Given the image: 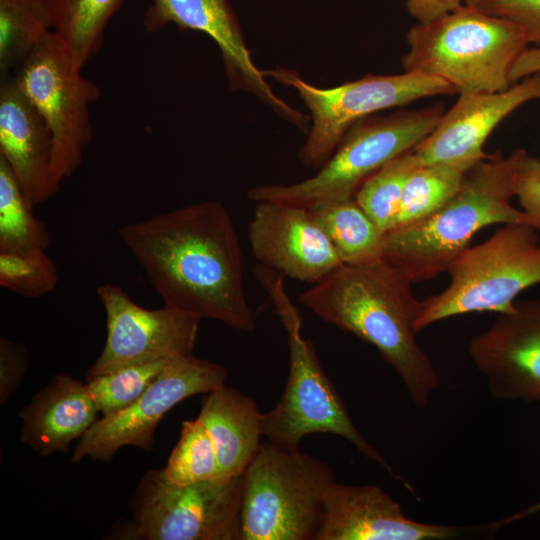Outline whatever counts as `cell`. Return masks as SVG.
Listing matches in <instances>:
<instances>
[{
	"label": "cell",
	"mask_w": 540,
	"mask_h": 540,
	"mask_svg": "<svg viewBox=\"0 0 540 540\" xmlns=\"http://www.w3.org/2000/svg\"><path fill=\"white\" fill-rule=\"evenodd\" d=\"M205 33L219 47L230 90L255 95L279 116L305 130L309 118L279 98L265 80V70L254 64L230 0H152L144 14L148 33L168 24Z\"/></svg>",
	"instance_id": "obj_15"
},
{
	"label": "cell",
	"mask_w": 540,
	"mask_h": 540,
	"mask_svg": "<svg viewBox=\"0 0 540 540\" xmlns=\"http://www.w3.org/2000/svg\"><path fill=\"white\" fill-rule=\"evenodd\" d=\"M58 282V270L46 251L0 252V285L27 298L42 297Z\"/></svg>",
	"instance_id": "obj_30"
},
{
	"label": "cell",
	"mask_w": 540,
	"mask_h": 540,
	"mask_svg": "<svg viewBox=\"0 0 540 540\" xmlns=\"http://www.w3.org/2000/svg\"><path fill=\"white\" fill-rule=\"evenodd\" d=\"M540 101V73L499 92L459 93L432 132L413 152L422 163L450 162L473 166L486 158L484 144L493 130L522 105Z\"/></svg>",
	"instance_id": "obj_18"
},
{
	"label": "cell",
	"mask_w": 540,
	"mask_h": 540,
	"mask_svg": "<svg viewBox=\"0 0 540 540\" xmlns=\"http://www.w3.org/2000/svg\"><path fill=\"white\" fill-rule=\"evenodd\" d=\"M51 31L42 0H0V71L18 68Z\"/></svg>",
	"instance_id": "obj_26"
},
{
	"label": "cell",
	"mask_w": 540,
	"mask_h": 540,
	"mask_svg": "<svg viewBox=\"0 0 540 540\" xmlns=\"http://www.w3.org/2000/svg\"><path fill=\"white\" fill-rule=\"evenodd\" d=\"M118 234L164 305L236 330H255L239 236L222 202L156 214L123 225Z\"/></svg>",
	"instance_id": "obj_1"
},
{
	"label": "cell",
	"mask_w": 540,
	"mask_h": 540,
	"mask_svg": "<svg viewBox=\"0 0 540 540\" xmlns=\"http://www.w3.org/2000/svg\"><path fill=\"white\" fill-rule=\"evenodd\" d=\"M0 156L33 207L60 189L51 172L50 130L13 78L0 87Z\"/></svg>",
	"instance_id": "obj_19"
},
{
	"label": "cell",
	"mask_w": 540,
	"mask_h": 540,
	"mask_svg": "<svg viewBox=\"0 0 540 540\" xmlns=\"http://www.w3.org/2000/svg\"><path fill=\"white\" fill-rule=\"evenodd\" d=\"M252 255L290 279L318 283L343 265L308 209L258 201L248 225Z\"/></svg>",
	"instance_id": "obj_17"
},
{
	"label": "cell",
	"mask_w": 540,
	"mask_h": 540,
	"mask_svg": "<svg viewBox=\"0 0 540 540\" xmlns=\"http://www.w3.org/2000/svg\"><path fill=\"white\" fill-rule=\"evenodd\" d=\"M468 354L498 400H540V300L515 303L471 338Z\"/></svg>",
	"instance_id": "obj_16"
},
{
	"label": "cell",
	"mask_w": 540,
	"mask_h": 540,
	"mask_svg": "<svg viewBox=\"0 0 540 540\" xmlns=\"http://www.w3.org/2000/svg\"><path fill=\"white\" fill-rule=\"evenodd\" d=\"M406 41L403 70L440 78L457 93L506 90L515 62L529 47L515 24L466 4L412 26Z\"/></svg>",
	"instance_id": "obj_5"
},
{
	"label": "cell",
	"mask_w": 540,
	"mask_h": 540,
	"mask_svg": "<svg viewBox=\"0 0 540 540\" xmlns=\"http://www.w3.org/2000/svg\"><path fill=\"white\" fill-rule=\"evenodd\" d=\"M471 167L450 162L422 163L417 166L405 183L391 229L414 224L435 213L457 192Z\"/></svg>",
	"instance_id": "obj_24"
},
{
	"label": "cell",
	"mask_w": 540,
	"mask_h": 540,
	"mask_svg": "<svg viewBox=\"0 0 540 540\" xmlns=\"http://www.w3.org/2000/svg\"><path fill=\"white\" fill-rule=\"evenodd\" d=\"M51 30L84 67L103 44L111 18L126 0H42Z\"/></svg>",
	"instance_id": "obj_23"
},
{
	"label": "cell",
	"mask_w": 540,
	"mask_h": 540,
	"mask_svg": "<svg viewBox=\"0 0 540 540\" xmlns=\"http://www.w3.org/2000/svg\"><path fill=\"white\" fill-rule=\"evenodd\" d=\"M82 69L69 47L51 30L13 78L50 130L51 172L59 187L80 167L93 136L89 107L99 98L100 89L82 75Z\"/></svg>",
	"instance_id": "obj_11"
},
{
	"label": "cell",
	"mask_w": 540,
	"mask_h": 540,
	"mask_svg": "<svg viewBox=\"0 0 540 540\" xmlns=\"http://www.w3.org/2000/svg\"><path fill=\"white\" fill-rule=\"evenodd\" d=\"M307 209L344 265H366L383 259L385 232L354 198L324 202Z\"/></svg>",
	"instance_id": "obj_22"
},
{
	"label": "cell",
	"mask_w": 540,
	"mask_h": 540,
	"mask_svg": "<svg viewBox=\"0 0 540 540\" xmlns=\"http://www.w3.org/2000/svg\"><path fill=\"white\" fill-rule=\"evenodd\" d=\"M412 282L385 259L342 265L299 295L321 320L373 345L399 375L413 404L424 409L439 387V375L419 346L420 309Z\"/></svg>",
	"instance_id": "obj_2"
},
{
	"label": "cell",
	"mask_w": 540,
	"mask_h": 540,
	"mask_svg": "<svg viewBox=\"0 0 540 540\" xmlns=\"http://www.w3.org/2000/svg\"><path fill=\"white\" fill-rule=\"evenodd\" d=\"M518 202L528 216L538 225L540 231V158L527 154L523 160L517 180Z\"/></svg>",
	"instance_id": "obj_33"
},
{
	"label": "cell",
	"mask_w": 540,
	"mask_h": 540,
	"mask_svg": "<svg viewBox=\"0 0 540 540\" xmlns=\"http://www.w3.org/2000/svg\"><path fill=\"white\" fill-rule=\"evenodd\" d=\"M335 481L321 459L262 444L242 474L239 540H314Z\"/></svg>",
	"instance_id": "obj_7"
},
{
	"label": "cell",
	"mask_w": 540,
	"mask_h": 540,
	"mask_svg": "<svg viewBox=\"0 0 540 540\" xmlns=\"http://www.w3.org/2000/svg\"><path fill=\"white\" fill-rule=\"evenodd\" d=\"M106 315V341L86 379L117 369L194 354L198 317L164 305L147 309L121 287L105 283L96 288Z\"/></svg>",
	"instance_id": "obj_13"
},
{
	"label": "cell",
	"mask_w": 540,
	"mask_h": 540,
	"mask_svg": "<svg viewBox=\"0 0 540 540\" xmlns=\"http://www.w3.org/2000/svg\"><path fill=\"white\" fill-rule=\"evenodd\" d=\"M33 208L0 156V252L46 251L49 232Z\"/></svg>",
	"instance_id": "obj_25"
},
{
	"label": "cell",
	"mask_w": 540,
	"mask_h": 540,
	"mask_svg": "<svg viewBox=\"0 0 540 540\" xmlns=\"http://www.w3.org/2000/svg\"><path fill=\"white\" fill-rule=\"evenodd\" d=\"M266 77L294 88L310 111L308 137L299 150L303 166L319 169L336 150L347 130L358 120L419 99L451 95L457 90L446 81L420 72L366 75L332 88L309 84L293 70H265Z\"/></svg>",
	"instance_id": "obj_10"
},
{
	"label": "cell",
	"mask_w": 540,
	"mask_h": 540,
	"mask_svg": "<svg viewBox=\"0 0 540 540\" xmlns=\"http://www.w3.org/2000/svg\"><path fill=\"white\" fill-rule=\"evenodd\" d=\"M502 520L474 526L424 523L408 518L401 506L375 485H345L327 490L314 540H450L494 535L511 523Z\"/></svg>",
	"instance_id": "obj_14"
},
{
	"label": "cell",
	"mask_w": 540,
	"mask_h": 540,
	"mask_svg": "<svg viewBox=\"0 0 540 540\" xmlns=\"http://www.w3.org/2000/svg\"><path fill=\"white\" fill-rule=\"evenodd\" d=\"M254 273L286 330L290 357L283 394L270 411L262 413L263 436L278 447L298 449L307 435H337L349 441L365 457L383 466L414 493L408 481L392 470L354 425L340 395L325 374L313 343L302 335L301 317L285 290L282 274L261 264L255 267Z\"/></svg>",
	"instance_id": "obj_4"
},
{
	"label": "cell",
	"mask_w": 540,
	"mask_h": 540,
	"mask_svg": "<svg viewBox=\"0 0 540 540\" xmlns=\"http://www.w3.org/2000/svg\"><path fill=\"white\" fill-rule=\"evenodd\" d=\"M522 148L506 156L497 152L467 170L457 192L435 213L385 233L383 259L412 282L433 279L447 271L474 235L493 224L537 223L510 203L516 193L520 166L527 156Z\"/></svg>",
	"instance_id": "obj_3"
},
{
	"label": "cell",
	"mask_w": 540,
	"mask_h": 540,
	"mask_svg": "<svg viewBox=\"0 0 540 540\" xmlns=\"http://www.w3.org/2000/svg\"><path fill=\"white\" fill-rule=\"evenodd\" d=\"M242 475L178 485L161 469L145 472L130 503L122 540H239Z\"/></svg>",
	"instance_id": "obj_9"
},
{
	"label": "cell",
	"mask_w": 540,
	"mask_h": 540,
	"mask_svg": "<svg viewBox=\"0 0 540 540\" xmlns=\"http://www.w3.org/2000/svg\"><path fill=\"white\" fill-rule=\"evenodd\" d=\"M444 112L442 104H435L362 118L347 130L314 176L293 184L256 186L247 197L255 202L274 201L304 208L353 199L368 177L424 140Z\"/></svg>",
	"instance_id": "obj_6"
},
{
	"label": "cell",
	"mask_w": 540,
	"mask_h": 540,
	"mask_svg": "<svg viewBox=\"0 0 540 540\" xmlns=\"http://www.w3.org/2000/svg\"><path fill=\"white\" fill-rule=\"evenodd\" d=\"M540 73V45L528 47L515 62L511 71V83Z\"/></svg>",
	"instance_id": "obj_35"
},
{
	"label": "cell",
	"mask_w": 540,
	"mask_h": 540,
	"mask_svg": "<svg viewBox=\"0 0 540 540\" xmlns=\"http://www.w3.org/2000/svg\"><path fill=\"white\" fill-rule=\"evenodd\" d=\"M487 1L488 0H462V3L470 6H480Z\"/></svg>",
	"instance_id": "obj_36"
},
{
	"label": "cell",
	"mask_w": 540,
	"mask_h": 540,
	"mask_svg": "<svg viewBox=\"0 0 540 540\" xmlns=\"http://www.w3.org/2000/svg\"><path fill=\"white\" fill-rule=\"evenodd\" d=\"M477 7L512 22L529 44L540 45V0H488Z\"/></svg>",
	"instance_id": "obj_31"
},
{
	"label": "cell",
	"mask_w": 540,
	"mask_h": 540,
	"mask_svg": "<svg viewBox=\"0 0 540 540\" xmlns=\"http://www.w3.org/2000/svg\"><path fill=\"white\" fill-rule=\"evenodd\" d=\"M197 418L215 447L218 477L242 475L262 445V413L256 402L224 384L206 394Z\"/></svg>",
	"instance_id": "obj_21"
},
{
	"label": "cell",
	"mask_w": 540,
	"mask_h": 540,
	"mask_svg": "<svg viewBox=\"0 0 540 540\" xmlns=\"http://www.w3.org/2000/svg\"><path fill=\"white\" fill-rule=\"evenodd\" d=\"M175 359L134 364L86 379V386L99 413L107 416L131 405Z\"/></svg>",
	"instance_id": "obj_28"
},
{
	"label": "cell",
	"mask_w": 540,
	"mask_h": 540,
	"mask_svg": "<svg viewBox=\"0 0 540 540\" xmlns=\"http://www.w3.org/2000/svg\"><path fill=\"white\" fill-rule=\"evenodd\" d=\"M165 478L178 485L218 477V460L213 442L198 418L184 420L178 442L161 469Z\"/></svg>",
	"instance_id": "obj_29"
},
{
	"label": "cell",
	"mask_w": 540,
	"mask_h": 540,
	"mask_svg": "<svg viewBox=\"0 0 540 540\" xmlns=\"http://www.w3.org/2000/svg\"><path fill=\"white\" fill-rule=\"evenodd\" d=\"M420 164L413 150L404 153L368 177L356 192V202L385 233L394 224L409 175Z\"/></svg>",
	"instance_id": "obj_27"
},
{
	"label": "cell",
	"mask_w": 540,
	"mask_h": 540,
	"mask_svg": "<svg viewBox=\"0 0 540 540\" xmlns=\"http://www.w3.org/2000/svg\"><path fill=\"white\" fill-rule=\"evenodd\" d=\"M98 413L86 383L56 375L19 412L20 440L41 457L66 452L98 420Z\"/></svg>",
	"instance_id": "obj_20"
},
{
	"label": "cell",
	"mask_w": 540,
	"mask_h": 540,
	"mask_svg": "<svg viewBox=\"0 0 540 540\" xmlns=\"http://www.w3.org/2000/svg\"><path fill=\"white\" fill-rule=\"evenodd\" d=\"M226 369L194 354L176 358L131 405L102 416L79 439L71 461L86 457L109 462L124 446L153 448L155 430L168 411L183 400L225 384Z\"/></svg>",
	"instance_id": "obj_12"
},
{
	"label": "cell",
	"mask_w": 540,
	"mask_h": 540,
	"mask_svg": "<svg viewBox=\"0 0 540 540\" xmlns=\"http://www.w3.org/2000/svg\"><path fill=\"white\" fill-rule=\"evenodd\" d=\"M29 365V352L25 344L6 337L0 338V405L12 397Z\"/></svg>",
	"instance_id": "obj_32"
},
{
	"label": "cell",
	"mask_w": 540,
	"mask_h": 540,
	"mask_svg": "<svg viewBox=\"0 0 540 540\" xmlns=\"http://www.w3.org/2000/svg\"><path fill=\"white\" fill-rule=\"evenodd\" d=\"M536 231L525 224H504L484 242L462 251L447 269L448 286L420 301L417 332L457 315L513 311L517 295L540 283Z\"/></svg>",
	"instance_id": "obj_8"
},
{
	"label": "cell",
	"mask_w": 540,
	"mask_h": 540,
	"mask_svg": "<svg viewBox=\"0 0 540 540\" xmlns=\"http://www.w3.org/2000/svg\"><path fill=\"white\" fill-rule=\"evenodd\" d=\"M405 4L417 23H425L456 9L463 3L462 0H405Z\"/></svg>",
	"instance_id": "obj_34"
}]
</instances>
